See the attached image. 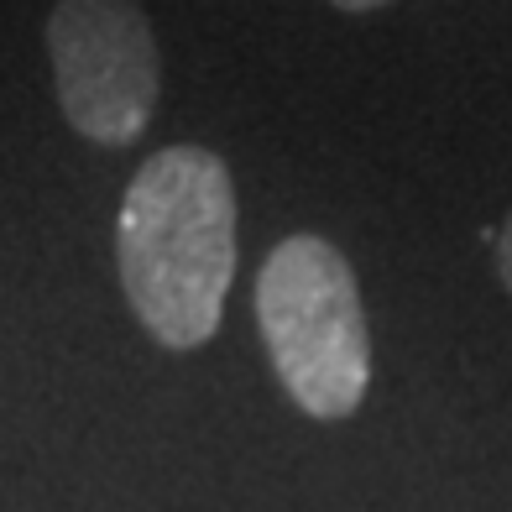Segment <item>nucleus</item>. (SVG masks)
<instances>
[{
	"mask_svg": "<svg viewBox=\"0 0 512 512\" xmlns=\"http://www.w3.org/2000/svg\"><path fill=\"white\" fill-rule=\"evenodd\" d=\"M115 262L131 314L157 345H204L236 277V189L225 162L204 147L152 152L121 199Z\"/></svg>",
	"mask_w": 512,
	"mask_h": 512,
	"instance_id": "f257e3e1",
	"label": "nucleus"
},
{
	"mask_svg": "<svg viewBox=\"0 0 512 512\" xmlns=\"http://www.w3.org/2000/svg\"><path fill=\"white\" fill-rule=\"evenodd\" d=\"M256 330L277 382L309 418H351L371 387V335L351 262L319 236H288L256 277Z\"/></svg>",
	"mask_w": 512,
	"mask_h": 512,
	"instance_id": "f03ea898",
	"label": "nucleus"
},
{
	"mask_svg": "<svg viewBox=\"0 0 512 512\" xmlns=\"http://www.w3.org/2000/svg\"><path fill=\"white\" fill-rule=\"evenodd\" d=\"M58 110L100 147H131L162 89L157 37L136 0H58L48 16Z\"/></svg>",
	"mask_w": 512,
	"mask_h": 512,
	"instance_id": "7ed1b4c3",
	"label": "nucleus"
},
{
	"mask_svg": "<svg viewBox=\"0 0 512 512\" xmlns=\"http://www.w3.org/2000/svg\"><path fill=\"white\" fill-rule=\"evenodd\" d=\"M497 277H502V288L512 293V215H507V225L497 230Z\"/></svg>",
	"mask_w": 512,
	"mask_h": 512,
	"instance_id": "20e7f679",
	"label": "nucleus"
},
{
	"mask_svg": "<svg viewBox=\"0 0 512 512\" xmlns=\"http://www.w3.org/2000/svg\"><path fill=\"white\" fill-rule=\"evenodd\" d=\"M330 6H340V11H377V6H387V0H330Z\"/></svg>",
	"mask_w": 512,
	"mask_h": 512,
	"instance_id": "39448f33",
	"label": "nucleus"
}]
</instances>
